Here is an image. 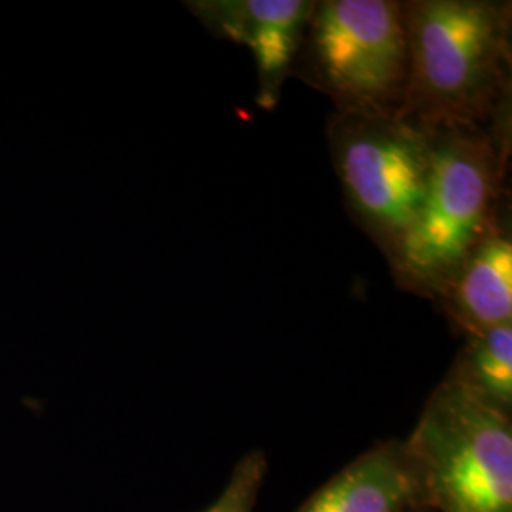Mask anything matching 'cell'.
I'll use <instances>...</instances> for the list:
<instances>
[{
    "label": "cell",
    "mask_w": 512,
    "mask_h": 512,
    "mask_svg": "<svg viewBox=\"0 0 512 512\" xmlns=\"http://www.w3.org/2000/svg\"><path fill=\"white\" fill-rule=\"evenodd\" d=\"M431 512H512V414L444 376L404 439Z\"/></svg>",
    "instance_id": "3957f363"
},
{
    "label": "cell",
    "mask_w": 512,
    "mask_h": 512,
    "mask_svg": "<svg viewBox=\"0 0 512 512\" xmlns=\"http://www.w3.org/2000/svg\"><path fill=\"white\" fill-rule=\"evenodd\" d=\"M327 135L349 215L389 260L420 211L431 131L403 116L334 112Z\"/></svg>",
    "instance_id": "5b68a950"
},
{
    "label": "cell",
    "mask_w": 512,
    "mask_h": 512,
    "mask_svg": "<svg viewBox=\"0 0 512 512\" xmlns=\"http://www.w3.org/2000/svg\"><path fill=\"white\" fill-rule=\"evenodd\" d=\"M404 512H431L429 509H425V507H416V509H410V511Z\"/></svg>",
    "instance_id": "8fae6325"
},
{
    "label": "cell",
    "mask_w": 512,
    "mask_h": 512,
    "mask_svg": "<svg viewBox=\"0 0 512 512\" xmlns=\"http://www.w3.org/2000/svg\"><path fill=\"white\" fill-rule=\"evenodd\" d=\"M511 2L408 0V88L401 116L421 128L505 122L511 92Z\"/></svg>",
    "instance_id": "6da1fadb"
},
{
    "label": "cell",
    "mask_w": 512,
    "mask_h": 512,
    "mask_svg": "<svg viewBox=\"0 0 512 512\" xmlns=\"http://www.w3.org/2000/svg\"><path fill=\"white\" fill-rule=\"evenodd\" d=\"M437 298L463 336L512 323V238L501 219Z\"/></svg>",
    "instance_id": "ba28073f"
},
{
    "label": "cell",
    "mask_w": 512,
    "mask_h": 512,
    "mask_svg": "<svg viewBox=\"0 0 512 512\" xmlns=\"http://www.w3.org/2000/svg\"><path fill=\"white\" fill-rule=\"evenodd\" d=\"M293 73L340 114L401 116L408 88L404 2H315Z\"/></svg>",
    "instance_id": "277c9868"
},
{
    "label": "cell",
    "mask_w": 512,
    "mask_h": 512,
    "mask_svg": "<svg viewBox=\"0 0 512 512\" xmlns=\"http://www.w3.org/2000/svg\"><path fill=\"white\" fill-rule=\"evenodd\" d=\"M416 507H425L420 476L406 442L393 439L353 459L296 512H404Z\"/></svg>",
    "instance_id": "52a82bcc"
},
{
    "label": "cell",
    "mask_w": 512,
    "mask_h": 512,
    "mask_svg": "<svg viewBox=\"0 0 512 512\" xmlns=\"http://www.w3.org/2000/svg\"><path fill=\"white\" fill-rule=\"evenodd\" d=\"M431 145L420 211L387 262L403 289L437 298L499 220L509 128L433 129Z\"/></svg>",
    "instance_id": "7a4b0ae2"
},
{
    "label": "cell",
    "mask_w": 512,
    "mask_h": 512,
    "mask_svg": "<svg viewBox=\"0 0 512 512\" xmlns=\"http://www.w3.org/2000/svg\"><path fill=\"white\" fill-rule=\"evenodd\" d=\"M268 471L266 454L253 450L239 459L224 490L203 512H255L258 494Z\"/></svg>",
    "instance_id": "30bf717a"
},
{
    "label": "cell",
    "mask_w": 512,
    "mask_h": 512,
    "mask_svg": "<svg viewBox=\"0 0 512 512\" xmlns=\"http://www.w3.org/2000/svg\"><path fill=\"white\" fill-rule=\"evenodd\" d=\"M311 0H198L190 12L217 38L251 50L258 74L256 103L272 110L281 99L310 21Z\"/></svg>",
    "instance_id": "8992f818"
},
{
    "label": "cell",
    "mask_w": 512,
    "mask_h": 512,
    "mask_svg": "<svg viewBox=\"0 0 512 512\" xmlns=\"http://www.w3.org/2000/svg\"><path fill=\"white\" fill-rule=\"evenodd\" d=\"M446 378L512 414V323L465 336Z\"/></svg>",
    "instance_id": "9c48e42d"
}]
</instances>
